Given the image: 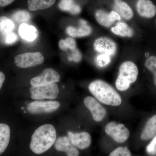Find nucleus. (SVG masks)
<instances>
[{
	"instance_id": "1",
	"label": "nucleus",
	"mask_w": 156,
	"mask_h": 156,
	"mask_svg": "<svg viewBox=\"0 0 156 156\" xmlns=\"http://www.w3.org/2000/svg\"><path fill=\"white\" fill-rule=\"evenodd\" d=\"M56 131L50 124L40 126L34 132L30 144L31 150L37 154H41L50 149L56 142Z\"/></svg>"
},
{
	"instance_id": "2",
	"label": "nucleus",
	"mask_w": 156,
	"mask_h": 156,
	"mask_svg": "<svg viewBox=\"0 0 156 156\" xmlns=\"http://www.w3.org/2000/svg\"><path fill=\"white\" fill-rule=\"evenodd\" d=\"M89 89L95 98L106 105L118 106L122 104L121 96L113 87L101 80H96L89 85Z\"/></svg>"
},
{
	"instance_id": "3",
	"label": "nucleus",
	"mask_w": 156,
	"mask_h": 156,
	"mask_svg": "<svg viewBox=\"0 0 156 156\" xmlns=\"http://www.w3.org/2000/svg\"><path fill=\"white\" fill-rule=\"evenodd\" d=\"M138 75V68L134 62L131 61L123 62L119 68L115 82L117 89L120 91L128 90L131 84L136 80Z\"/></svg>"
},
{
	"instance_id": "4",
	"label": "nucleus",
	"mask_w": 156,
	"mask_h": 156,
	"mask_svg": "<svg viewBox=\"0 0 156 156\" xmlns=\"http://www.w3.org/2000/svg\"><path fill=\"white\" fill-rule=\"evenodd\" d=\"M31 98L34 100H40L56 99L59 93L58 85L52 83L41 87H32L30 89Z\"/></svg>"
},
{
	"instance_id": "5",
	"label": "nucleus",
	"mask_w": 156,
	"mask_h": 156,
	"mask_svg": "<svg viewBox=\"0 0 156 156\" xmlns=\"http://www.w3.org/2000/svg\"><path fill=\"white\" fill-rule=\"evenodd\" d=\"M105 132L115 142L122 143L126 142L130 136L129 130L123 124L112 122L107 124Z\"/></svg>"
},
{
	"instance_id": "6",
	"label": "nucleus",
	"mask_w": 156,
	"mask_h": 156,
	"mask_svg": "<svg viewBox=\"0 0 156 156\" xmlns=\"http://www.w3.org/2000/svg\"><path fill=\"white\" fill-rule=\"evenodd\" d=\"M14 63L17 67L27 68L42 64L44 60L41 53H26L17 55L14 57Z\"/></svg>"
},
{
	"instance_id": "7",
	"label": "nucleus",
	"mask_w": 156,
	"mask_h": 156,
	"mask_svg": "<svg viewBox=\"0 0 156 156\" xmlns=\"http://www.w3.org/2000/svg\"><path fill=\"white\" fill-rule=\"evenodd\" d=\"M59 107L60 103L58 101H35L30 103L27 109L32 114L38 115L53 112Z\"/></svg>"
},
{
	"instance_id": "8",
	"label": "nucleus",
	"mask_w": 156,
	"mask_h": 156,
	"mask_svg": "<svg viewBox=\"0 0 156 156\" xmlns=\"http://www.w3.org/2000/svg\"><path fill=\"white\" fill-rule=\"evenodd\" d=\"M58 73L52 68L44 69L41 73L31 80L30 83L32 87H41L52 83H56L60 80Z\"/></svg>"
},
{
	"instance_id": "9",
	"label": "nucleus",
	"mask_w": 156,
	"mask_h": 156,
	"mask_svg": "<svg viewBox=\"0 0 156 156\" xmlns=\"http://www.w3.org/2000/svg\"><path fill=\"white\" fill-rule=\"evenodd\" d=\"M83 102L95 122H100L104 119L106 115V110L95 98L87 96L84 98Z\"/></svg>"
},
{
	"instance_id": "10",
	"label": "nucleus",
	"mask_w": 156,
	"mask_h": 156,
	"mask_svg": "<svg viewBox=\"0 0 156 156\" xmlns=\"http://www.w3.org/2000/svg\"><path fill=\"white\" fill-rule=\"evenodd\" d=\"M95 51L101 54H105L113 56L117 51L115 43L111 39L106 37H101L95 40L93 44Z\"/></svg>"
},
{
	"instance_id": "11",
	"label": "nucleus",
	"mask_w": 156,
	"mask_h": 156,
	"mask_svg": "<svg viewBox=\"0 0 156 156\" xmlns=\"http://www.w3.org/2000/svg\"><path fill=\"white\" fill-rule=\"evenodd\" d=\"M68 136L72 144L80 149H85L91 145V135L87 132L73 133L69 131Z\"/></svg>"
},
{
	"instance_id": "12",
	"label": "nucleus",
	"mask_w": 156,
	"mask_h": 156,
	"mask_svg": "<svg viewBox=\"0 0 156 156\" xmlns=\"http://www.w3.org/2000/svg\"><path fill=\"white\" fill-rule=\"evenodd\" d=\"M55 148L58 151L64 152L67 156H79V152L73 145L68 137L60 136L56 140Z\"/></svg>"
},
{
	"instance_id": "13",
	"label": "nucleus",
	"mask_w": 156,
	"mask_h": 156,
	"mask_svg": "<svg viewBox=\"0 0 156 156\" xmlns=\"http://www.w3.org/2000/svg\"><path fill=\"white\" fill-rule=\"evenodd\" d=\"M136 10L141 17L145 18H152L156 14V6L150 0H138Z\"/></svg>"
},
{
	"instance_id": "14",
	"label": "nucleus",
	"mask_w": 156,
	"mask_h": 156,
	"mask_svg": "<svg viewBox=\"0 0 156 156\" xmlns=\"http://www.w3.org/2000/svg\"><path fill=\"white\" fill-rule=\"evenodd\" d=\"M114 8L120 17L126 20H130L133 17V12L127 3L122 0H115Z\"/></svg>"
},
{
	"instance_id": "15",
	"label": "nucleus",
	"mask_w": 156,
	"mask_h": 156,
	"mask_svg": "<svg viewBox=\"0 0 156 156\" xmlns=\"http://www.w3.org/2000/svg\"><path fill=\"white\" fill-rule=\"evenodd\" d=\"M11 137V130L7 124L0 123V155L8 147Z\"/></svg>"
},
{
	"instance_id": "16",
	"label": "nucleus",
	"mask_w": 156,
	"mask_h": 156,
	"mask_svg": "<svg viewBox=\"0 0 156 156\" xmlns=\"http://www.w3.org/2000/svg\"><path fill=\"white\" fill-rule=\"evenodd\" d=\"M20 35L23 39L27 41H33L37 37V30L33 26L29 25L27 23H22L19 28Z\"/></svg>"
},
{
	"instance_id": "17",
	"label": "nucleus",
	"mask_w": 156,
	"mask_h": 156,
	"mask_svg": "<svg viewBox=\"0 0 156 156\" xmlns=\"http://www.w3.org/2000/svg\"><path fill=\"white\" fill-rule=\"evenodd\" d=\"M156 135V115L151 117L143 130L140 138L143 140L151 139Z\"/></svg>"
},
{
	"instance_id": "18",
	"label": "nucleus",
	"mask_w": 156,
	"mask_h": 156,
	"mask_svg": "<svg viewBox=\"0 0 156 156\" xmlns=\"http://www.w3.org/2000/svg\"><path fill=\"white\" fill-rule=\"evenodd\" d=\"M56 0H28V9L31 11L48 9L54 5Z\"/></svg>"
},
{
	"instance_id": "19",
	"label": "nucleus",
	"mask_w": 156,
	"mask_h": 156,
	"mask_svg": "<svg viewBox=\"0 0 156 156\" xmlns=\"http://www.w3.org/2000/svg\"><path fill=\"white\" fill-rule=\"evenodd\" d=\"M113 33L122 37H131L134 34L132 29L126 23L123 22H119L114 27L111 29Z\"/></svg>"
},
{
	"instance_id": "20",
	"label": "nucleus",
	"mask_w": 156,
	"mask_h": 156,
	"mask_svg": "<svg viewBox=\"0 0 156 156\" xmlns=\"http://www.w3.org/2000/svg\"><path fill=\"white\" fill-rule=\"evenodd\" d=\"M58 7L60 10L73 14H79L81 11L80 7L76 4L74 0H61Z\"/></svg>"
},
{
	"instance_id": "21",
	"label": "nucleus",
	"mask_w": 156,
	"mask_h": 156,
	"mask_svg": "<svg viewBox=\"0 0 156 156\" xmlns=\"http://www.w3.org/2000/svg\"><path fill=\"white\" fill-rule=\"evenodd\" d=\"M15 28V24L13 20L8 17H0V33L7 34L11 32Z\"/></svg>"
},
{
	"instance_id": "22",
	"label": "nucleus",
	"mask_w": 156,
	"mask_h": 156,
	"mask_svg": "<svg viewBox=\"0 0 156 156\" xmlns=\"http://www.w3.org/2000/svg\"><path fill=\"white\" fill-rule=\"evenodd\" d=\"M95 17L98 22L105 27H109L112 23L110 20L109 13L102 10H98L95 12Z\"/></svg>"
},
{
	"instance_id": "23",
	"label": "nucleus",
	"mask_w": 156,
	"mask_h": 156,
	"mask_svg": "<svg viewBox=\"0 0 156 156\" xmlns=\"http://www.w3.org/2000/svg\"><path fill=\"white\" fill-rule=\"evenodd\" d=\"M12 18L15 22L22 24L28 23L30 20L31 16L27 11L20 10L14 13L12 15Z\"/></svg>"
},
{
	"instance_id": "24",
	"label": "nucleus",
	"mask_w": 156,
	"mask_h": 156,
	"mask_svg": "<svg viewBox=\"0 0 156 156\" xmlns=\"http://www.w3.org/2000/svg\"><path fill=\"white\" fill-rule=\"evenodd\" d=\"M80 26L77 30V37H84L89 35L92 33L91 27L87 24V23L84 20H80Z\"/></svg>"
},
{
	"instance_id": "25",
	"label": "nucleus",
	"mask_w": 156,
	"mask_h": 156,
	"mask_svg": "<svg viewBox=\"0 0 156 156\" xmlns=\"http://www.w3.org/2000/svg\"><path fill=\"white\" fill-rule=\"evenodd\" d=\"M111 61V56L105 54H100L96 56L95 59V63L98 67H106Z\"/></svg>"
},
{
	"instance_id": "26",
	"label": "nucleus",
	"mask_w": 156,
	"mask_h": 156,
	"mask_svg": "<svg viewBox=\"0 0 156 156\" xmlns=\"http://www.w3.org/2000/svg\"><path fill=\"white\" fill-rule=\"evenodd\" d=\"M145 66L153 73L154 76L155 84L156 86V56H149L146 60Z\"/></svg>"
},
{
	"instance_id": "27",
	"label": "nucleus",
	"mask_w": 156,
	"mask_h": 156,
	"mask_svg": "<svg viewBox=\"0 0 156 156\" xmlns=\"http://www.w3.org/2000/svg\"><path fill=\"white\" fill-rule=\"evenodd\" d=\"M109 156H131V154L127 147H120L113 151Z\"/></svg>"
},
{
	"instance_id": "28",
	"label": "nucleus",
	"mask_w": 156,
	"mask_h": 156,
	"mask_svg": "<svg viewBox=\"0 0 156 156\" xmlns=\"http://www.w3.org/2000/svg\"><path fill=\"white\" fill-rule=\"evenodd\" d=\"M146 151L148 153L151 155L156 154V135L154 136L150 143L147 147Z\"/></svg>"
},
{
	"instance_id": "29",
	"label": "nucleus",
	"mask_w": 156,
	"mask_h": 156,
	"mask_svg": "<svg viewBox=\"0 0 156 156\" xmlns=\"http://www.w3.org/2000/svg\"><path fill=\"white\" fill-rule=\"evenodd\" d=\"M17 35L14 32H11L6 35L5 42L7 44H14L15 42L17 41Z\"/></svg>"
},
{
	"instance_id": "30",
	"label": "nucleus",
	"mask_w": 156,
	"mask_h": 156,
	"mask_svg": "<svg viewBox=\"0 0 156 156\" xmlns=\"http://www.w3.org/2000/svg\"><path fill=\"white\" fill-rule=\"evenodd\" d=\"M65 41L67 45L68 49H69L72 50L76 49V44L75 41L72 38H67L66 39Z\"/></svg>"
},
{
	"instance_id": "31",
	"label": "nucleus",
	"mask_w": 156,
	"mask_h": 156,
	"mask_svg": "<svg viewBox=\"0 0 156 156\" xmlns=\"http://www.w3.org/2000/svg\"><path fill=\"white\" fill-rule=\"evenodd\" d=\"M109 17L110 20L112 23L116 20H120L121 19L120 15L115 11H112L109 13Z\"/></svg>"
},
{
	"instance_id": "32",
	"label": "nucleus",
	"mask_w": 156,
	"mask_h": 156,
	"mask_svg": "<svg viewBox=\"0 0 156 156\" xmlns=\"http://www.w3.org/2000/svg\"><path fill=\"white\" fill-rule=\"evenodd\" d=\"M73 60L76 62H79L82 59V55H81L80 52L76 49L73 50Z\"/></svg>"
},
{
	"instance_id": "33",
	"label": "nucleus",
	"mask_w": 156,
	"mask_h": 156,
	"mask_svg": "<svg viewBox=\"0 0 156 156\" xmlns=\"http://www.w3.org/2000/svg\"><path fill=\"white\" fill-rule=\"evenodd\" d=\"M66 32L67 34H68L70 36L73 37H77V30L76 29L73 27H68L66 28Z\"/></svg>"
},
{
	"instance_id": "34",
	"label": "nucleus",
	"mask_w": 156,
	"mask_h": 156,
	"mask_svg": "<svg viewBox=\"0 0 156 156\" xmlns=\"http://www.w3.org/2000/svg\"><path fill=\"white\" fill-rule=\"evenodd\" d=\"M58 46L61 50L66 51L67 50L68 48L66 43L65 40H61L58 43Z\"/></svg>"
},
{
	"instance_id": "35",
	"label": "nucleus",
	"mask_w": 156,
	"mask_h": 156,
	"mask_svg": "<svg viewBox=\"0 0 156 156\" xmlns=\"http://www.w3.org/2000/svg\"><path fill=\"white\" fill-rule=\"evenodd\" d=\"M14 0H0V7H4L9 5Z\"/></svg>"
},
{
	"instance_id": "36",
	"label": "nucleus",
	"mask_w": 156,
	"mask_h": 156,
	"mask_svg": "<svg viewBox=\"0 0 156 156\" xmlns=\"http://www.w3.org/2000/svg\"><path fill=\"white\" fill-rule=\"evenodd\" d=\"M5 80V76L4 73L0 71V89L2 87L3 83Z\"/></svg>"
},
{
	"instance_id": "37",
	"label": "nucleus",
	"mask_w": 156,
	"mask_h": 156,
	"mask_svg": "<svg viewBox=\"0 0 156 156\" xmlns=\"http://www.w3.org/2000/svg\"></svg>"
}]
</instances>
